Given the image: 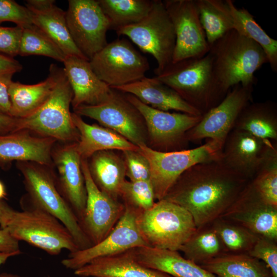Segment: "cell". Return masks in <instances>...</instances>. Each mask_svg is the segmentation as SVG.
<instances>
[{
	"label": "cell",
	"instance_id": "ab89813d",
	"mask_svg": "<svg viewBox=\"0 0 277 277\" xmlns=\"http://www.w3.org/2000/svg\"><path fill=\"white\" fill-rule=\"evenodd\" d=\"M126 176L130 181H150L151 169L148 160L138 150L123 151Z\"/></svg>",
	"mask_w": 277,
	"mask_h": 277
},
{
	"label": "cell",
	"instance_id": "ac0fdd59",
	"mask_svg": "<svg viewBox=\"0 0 277 277\" xmlns=\"http://www.w3.org/2000/svg\"><path fill=\"white\" fill-rule=\"evenodd\" d=\"M275 149V142L233 129L225 141L221 161L233 171L251 181Z\"/></svg>",
	"mask_w": 277,
	"mask_h": 277
},
{
	"label": "cell",
	"instance_id": "ee69618b",
	"mask_svg": "<svg viewBox=\"0 0 277 277\" xmlns=\"http://www.w3.org/2000/svg\"><path fill=\"white\" fill-rule=\"evenodd\" d=\"M13 73L0 74V113L10 115L11 102L8 90Z\"/></svg>",
	"mask_w": 277,
	"mask_h": 277
},
{
	"label": "cell",
	"instance_id": "e575fe53",
	"mask_svg": "<svg viewBox=\"0 0 277 277\" xmlns=\"http://www.w3.org/2000/svg\"><path fill=\"white\" fill-rule=\"evenodd\" d=\"M179 251L184 258L199 265L227 253L211 224L197 229Z\"/></svg>",
	"mask_w": 277,
	"mask_h": 277
},
{
	"label": "cell",
	"instance_id": "52a82bcc",
	"mask_svg": "<svg viewBox=\"0 0 277 277\" xmlns=\"http://www.w3.org/2000/svg\"><path fill=\"white\" fill-rule=\"evenodd\" d=\"M223 146L222 143L210 139L199 147L176 151H161L147 145L138 146V151L150 166V182L155 200H163L179 177L191 167L221 160Z\"/></svg>",
	"mask_w": 277,
	"mask_h": 277
},
{
	"label": "cell",
	"instance_id": "d6a6232c",
	"mask_svg": "<svg viewBox=\"0 0 277 277\" xmlns=\"http://www.w3.org/2000/svg\"><path fill=\"white\" fill-rule=\"evenodd\" d=\"M195 3L209 46L233 29V19L226 1L195 0Z\"/></svg>",
	"mask_w": 277,
	"mask_h": 277
},
{
	"label": "cell",
	"instance_id": "603a6c76",
	"mask_svg": "<svg viewBox=\"0 0 277 277\" xmlns=\"http://www.w3.org/2000/svg\"><path fill=\"white\" fill-rule=\"evenodd\" d=\"M112 88L130 94L142 103L157 110H173L193 115H202L174 90L155 77H144L136 82Z\"/></svg>",
	"mask_w": 277,
	"mask_h": 277
},
{
	"label": "cell",
	"instance_id": "4316f807",
	"mask_svg": "<svg viewBox=\"0 0 277 277\" xmlns=\"http://www.w3.org/2000/svg\"><path fill=\"white\" fill-rule=\"evenodd\" d=\"M73 123L79 133L76 149L81 158L87 159L104 150H137L138 147L117 132L103 126L86 123L72 113Z\"/></svg>",
	"mask_w": 277,
	"mask_h": 277
},
{
	"label": "cell",
	"instance_id": "bcb514c9",
	"mask_svg": "<svg viewBox=\"0 0 277 277\" xmlns=\"http://www.w3.org/2000/svg\"><path fill=\"white\" fill-rule=\"evenodd\" d=\"M23 69L21 64L14 58L0 54V74L20 72Z\"/></svg>",
	"mask_w": 277,
	"mask_h": 277
},
{
	"label": "cell",
	"instance_id": "e0dca14e",
	"mask_svg": "<svg viewBox=\"0 0 277 277\" xmlns=\"http://www.w3.org/2000/svg\"><path fill=\"white\" fill-rule=\"evenodd\" d=\"M142 246H148L143 239L136 222V214L125 207V211L112 229L100 242L86 249L69 252L61 261L67 269L75 270L91 261L113 255Z\"/></svg>",
	"mask_w": 277,
	"mask_h": 277
},
{
	"label": "cell",
	"instance_id": "816d5d0a",
	"mask_svg": "<svg viewBox=\"0 0 277 277\" xmlns=\"http://www.w3.org/2000/svg\"><path fill=\"white\" fill-rule=\"evenodd\" d=\"M0 277H29L26 276L21 275L17 274L12 273H0Z\"/></svg>",
	"mask_w": 277,
	"mask_h": 277
},
{
	"label": "cell",
	"instance_id": "3957f363",
	"mask_svg": "<svg viewBox=\"0 0 277 277\" xmlns=\"http://www.w3.org/2000/svg\"><path fill=\"white\" fill-rule=\"evenodd\" d=\"M208 53L212 57L216 76L227 92L238 84L254 86L258 81L254 73L268 63L259 45L234 29L211 45Z\"/></svg>",
	"mask_w": 277,
	"mask_h": 277
},
{
	"label": "cell",
	"instance_id": "484cf974",
	"mask_svg": "<svg viewBox=\"0 0 277 277\" xmlns=\"http://www.w3.org/2000/svg\"><path fill=\"white\" fill-rule=\"evenodd\" d=\"M74 273L80 277H172L140 264L130 249L94 259Z\"/></svg>",
	"mask_w": 277,
	"mask_h": 277
},
{
	"label": "cell",
	"instance_id": "60d3db41",
	"mask_svg": "<svg viewBox=\"0 0 277 277\" xmlns=\"http://www.w3.org/2000/svg\"><path fill=\"white\" fill-rule=\"evenodd\" d=\"M247 253L264 262L277 277V241L259 238Z\"/></svg>",
	"mask_w": 277,
	"mask_h": 277
},
{
	"label": "cell",
	"instance_id": "8992f818",
	"mask_svg": "<svg viewBox=\"0 0 277 277\" xmlns=\"http://www.w3.org/2000/svg\"><path fill=\"white\" fill-rule=\"evenodd\" d=\"M15 210L6 229L18 241H24L51 255L64 249L73 252L79 249L71 233L56 217L33 205Z\"/></svg>",
	"mask_w": 277,
	"mask_h": 277
},
{
	"label": "cell",
	"instance_id": "2e32d148",
	"mask_svg": "<svg viewBox=\"0 0 277 277\" xmlns=\"http://www.w3.org/2000/svg\"><path fill=\"white\" fill-rule=\"evenodd\" d=\"M87 192L86 206L81 223L92 245L100 242L112 230L125 211V206L102 190L94 182L88 160L81 158Z\"/></svg>",
	"mask_w": 277,
	"mask_h": 277
},
{
	"label": "cell",
	"instance_id": "d6986e66",
	"mask_svg": "<svg viewBox=\"0 0 277 277\" xmlns=\"http://www.w3.org/2000/svg\"><path fill=\"white\" fill-rule=\"evenodd\" d=\"M61 143H56L52 152L57 186L81 224L87 200L81 157L76 149V142Z\"/></svg>",
	"mask_w": 277,
	"mask_h": 277
},
{
	"label": "cell",
	"instance_id": "8d00e7d4",
	"mask_svg": "<svg viewBox=\"0 0 277 277\" xmlns=\"http://www.w3.org/2000/svg\"><path fill=\"white\" fill-rule=\"evenodd\" d=\"M18 55L45 56L61 62L66 57L58 46L33 24L23 28Z\"/></svg>",
	"mask_w": 277,
	"mask_h": 277
},
{
	"label": "cell",
	"instance_id": "ffe728a7",
	"mask_svg": "<svg viewBox=\"0 0 277 277\" xmlns=\"http://www.w3.org/2000/svg\"><path fill=\"white\" fill-rule=\"evenodd\" d=\"M221 217L242 226L259 238L277 241V207L266 202L251 181Z\"/></svg>",
	"mask_w": 277,
	"mask_h": 277
},
{
	"label": "cell",
	"instance_id": "d590c367",
	"mask_svg": "<svg viewBox=\"0 0 277 277\" xmlns=\"http://www.w3.org/2000/svg\"><path fill=\"white\" fill-rule=\"evenodd\" d=\"M227 253H248L259 238L242 226L220 217L211 224Z\"/></svg>",
	"mask_w": 277,
	"mask_h": 277
},
{
	"label": "cell",
	"instance_id": "681fc988",
	"mask_svg": "<svg viewBox=\"0 0 277 277\" xmlns=\"http://www.w3.org/2000/svg\"><path fill=\"white\" fill-rule=\"evenodd\" d=\"M17 253H0V267L10 257L19 255Z\"/></svg>",
	"mask_w": 277,
	"mask_h": 277
},
{
	"label": "cell",
	"instance_id": "5bb4252c",
	"mask_svg": "<svg viewBox=\"0 0 277 277\" xmlns=\"http://www.w3.org/2000/svg\"><path fill=\"white\" fill-rule=\"evenodd\" d=\"M253 86H233L216 106L202 115L200 122L187 133L188 141L208 138L224 144L242 110L252 102Z\"/></svg>",
	"mask_w": 277,
	"mask_h": 277
},
{
	"label": "cell",
	"instance_id": "f6af8a7d",
	"mask_svg": "<svg viewBox=\"0 0 277 277\" xmlns=\"http://www.w3.org/2000/svg\"><path fill=\"white\" fill-rule=\"evenodd\" d=\"M0 253H21L19 241L6 228L0 229Z\"/></svg>",
	"mask_w": 277,
	"mask_h": 277
},
{
	"label": "cell",
	"instance_id": "f5cc1de1",
	"mask_svg": "<svg viewBox=\"0 0 277 277\" xmlns=\"http://www.w3.org/2000/svg\"><path fill=\"white\" fill-rule=\"evenodd\" d=\"M47 277H53V276H50V275H48Z\"/></svg>",
	"mask_w": 277,
	"mask_h": 277
},
{
	"label": "cell",
	"instance_id": "9a60e30c",
	"mask_svg": "<svg viewBox=\"0 0 277 277\" xmlns=\"http://www.w3.org/2000/svg\"><path fill=\"white\" fill-rule=\"evenodd\" d=\"M176 41L172 63L206 55L210 49L195 0H165Z\"/></svg>",
	"mask_w": 277,
	"mask_h": 277
},
{
	"label": "cell",
	"instance_id": "7dc6e473",
	"mask_svg": "<svg viewBox=\"0 0 277 277\" xmlns=\"http://www.w3.org/2000/svg\"><path fill=\"white\" fill-rule=\"evenodd\" d=\"M18 118L0 113V134H7L17 131Z\"/></svg>",
	"mask_w": 277,
	"mask_h": 277
},
{
	"label": "cell",
	"instance_id": "6da1fadb",
	"mask_svg": "<svg viewBox=\"0 0 277 277\" xmlns=\"http://www.w3.org/2000/svg\"><path fill=\"white\" fill-rule=\"evenodd\" d=\"M250 181L221 160L201 163L185 171L163 199L186 209L199 229L221 217Z\"/></svg>",
	"mask_w": 277,
	"mask_h": 277
},
{
	"label": "cell",
	"instance_id": "9c48e42d",
	"mask_svg": "<svg viewBox=\"0 0 277 277\" xmlns=\"http://www.w3.org/2000/svg\"><path fill=\"white\" fill-rule=\"evenodd\" d=\"M115 31L118 35L128 36L143 52L154 57L157 64L154 70L156 76L172 63L176 37L163 1L153 0L151 10L143 19Z\"/></svg>",
	"mask_w": 277,
	"mask_h": 277
},
{
	"label": "cell",
	"instance_id": "277c9868",
	"mask_svg": "<svg viewBox=\"0 0 277 277\" xmlns=\"http://www.w3.org/2000/svg\"><path fill=\"white\" fill-rule=\"evenodd\" d=\"M16 166L23 176L30 202L58 219L68 229L79 250L92 246L77 217L60 192L56 174L52 168L31 162H17Z\"/></svg>",
	"mask_w": 277,
	"mask_h": 277
},
{
	"label": "cell",
	"instance_id": "7c38bea8",
	"mask_svg": "<svg viewBox=\"0 0 277 277\" xmlns=\"http://www.w3.org/2000/svg\"><path fill=\"white\" fill-rule=\"evenodd\" d=\"M125 96L142 115L152 145L160 148L161 151L183 150V146L188 142L187 133L202 116L157 110L130 94L127 93Z\"/></svg>",
	"mask_w": 277,
	"mask_h": 277
},
{
	"label": "cell",
	"instance_id": "db71d44e",
	"mask_svg": "<svg viewBox=\"0 0 277 277\" xmlns=\"http://www.w3.org/2000/svg\"><path fill=\"white\" fill-rule=\"evenodd\" d=\"M0 167H1V165H0Z\"/></svg>",
	"mask_w": 277,
	"mask_h": 277
},
{
	"label": "cell",
	"instance_id": "7a4b0ae2",
	"mask_svg": "<svg viewBox=\"0 0 277 277\" xmlns=\"http://www.w3.org/2000/svg\"><path fill=\"white\" fill-rule=\"evenodd\" d=\"M155 77L202 115L217 106L228 93L216 76L208 53L201 57L171 63Z\"/></svg>",
	"mask_w": 277,
	"mask_h": 277
},
{
	"label": "cell",
	"instance_id": "7bdbcfd3",
	"mask_svg": "<svg viewBox=\"0 0 277 277\" xmlns=\"http://www.w3.org/2000/svg\"><path fill=\"white\" fill-rule=\"evenodd\" d=\"M23 28L0 26V54L14 58L18 55Z\"/></svg>",
	"mask_w": 277,
	"mask_h": 277
},
{
	"label": "cell",
	"instance_id": "8fae6325",
	"mask_svg": "<svg viewBox=\"0 0 277 277\" xmlns=\"http://www.w3.org/2000/svg\"><path fill=\"white\" fill-rule=\"evenodd\" d=\"M66 19L73 42L89 61L107 44L110 24L97 1L69 0Z\"/></svg>",
	"mask_w": 277,
	"mask_h": 277
},
{
	"label": "cell",
	"instance_id": "f546056e",
	"mask_svg": "<svg viewBox=\"0 0 277 277\" xmlns=\"http://www.w3.org/2000/svg\"><path fill=\"white\" fill-rule=\"evenodd\" d=\"M233 129L276 142V104L271 101L250 102L240 113Z\"/></svg>",
	"mask_w": 277,
	"mask_h": 277
},
{
	"label": "cell",
	"instance_id": "cb8c5ba5",
	"mask_svg": "<svg viewBox=\"0 0 277 277\" xmlns=\"http://www.w3.org/2000/svg\"><path fill=\"white\" fill-rule=\"evenodd\" d=\"M63 73V68L51 64L48 76L37 84L26 85L12 81L8 90L10 115L23 118L35 112L48 99Z\"/></svg>",
	"mask_w": 277,
	"mask_h": 277
},
{
	"label": "cell",
	"instance_id": "44dd1931",
	"mask_svg": "<svg viewBox=\"0 0 277 277\" xmlns=\"http://www.w3.org/2000/svg\"><path fill=\"white\" fill-rule=\"evenodd\" d=\"M57 141L27 130L0 134V165L6 167L13 161L31 162L52 167V152Z\"/></svg>",
	"mask_w": 277,
	"mask_h": 277
},
{
	"label": "cell",
	"instance_id": "d4e9b609",
	"mask_svg": "<svg viewBox=\"0 0 277 277\" xmlns=\"http://www.w3.org/2000/svg\"><path fill=\"white\" fill-rule=\"evenodd\" d=\"M142 265L172 277H216L178 252L142 246L130 249Z\"/></svg>",
	"mask_w": 277,
	"mask_h": 277
},
{
	"label": "cell",
	"instance_id": "5b68a950",
	"mask_svg": "<svg viewBox=\"0 0 277 277\" xmlns=\"http://www.w3.org/2000/svg\"><path fill=\"white\" fill-rule=\"evenodd\" d=\"M136 222L148 246L172 251H179L197 230L186 209L164 199L136 214Z\"/></svg>",
	"mask_w": 277,
	"mask_h": 277
},
{
	"label": "cell",
	"instance_id": "4fadbf2b",
	"mask_svg": "<svg viewBox=\"0 0 277 277\" xmlns=\"http://www.w3.org/2000/svg\"><path fill=\"white\" fill-rule=\"evenodd\" d=\"M74 113L97 121L103 127L113 130L139 146L147 145L141 125L143 118L137 109L117 90L112 88L109 96L95 105H82Z\"/></svg>",
	"mask_w": 277,
	"mask_h": 277
},
{
	"label": "cell",
	"instance_id": "83f0119b",
	"mask_svg": "<svg viewBox=\"0 0 277 277\" xmlns=\"http://www.w3.org/2000/svg\"><path fill=\"white\" fill-rule=\"evenodd\" d=\"M54 4L55 1L51 0L42 8H28L31 13L33 24L48 36L66 56H76L87 59L71 38L67 25L66 11Z\"/></svg>",
	"mask_w": 277,
	"mask_h": 277
},
{
	"label": "cell",
	"instance_id": "836d02e7",
	"mask_svg": "<svg viewBox=\"0 0 277 277\" xmlns=\"http://www.w3.org/2000/svg\"><path fill=\"white\" fill-rule=\"evenodd\" d=\"M110 24V29H117L136 24L151 10L150 0H97Z\"/></svg>",
	"mask_w": 277,
	"mask_h": 277
},
{
	"label": "cell",
	"instance_id": "7402d4cb",
	"mask_svg": "<svg viewBox=\"0 0 277 277\" xmlns=\"http://www.w3.org/2000/svg\"><path fill=\"white\" fill-rule=\"evenodd\" d=\"M64 73L73 92V109L82 105H95L104 102L112 91L92 69L88 60L68 56L63 62Z\"/></svg>",
	"mask_w": 277,
	"mask_h": 277
},
{
	"label": "cell",
	"instance_id": "b9f144b4",
	"mask_svg": "<svg viewBox=\"0 0 277 277\" xmlns=\"http://www.w3.org/2000/svg\"><path fill=\"white\" fill-rule=\"evenodd\" d=\"M11 22L22 28L33 24L30 11L14 1L0 0V24Z\"/></svg>",
	"mask_w": 277,
	"mask_h": 277
},
{
	"label": "cell",
	"instance_id": "ba28073f",
	"mask_svg": "<svg viewBox=\"0 0 277 277\" xmlns=\"http://www.w3.org/2000/svg\"><path fill=\"white\" fill-rule=\"evenodd\" d=\"M72 98V90L64 72L43 105L31 115L18 118L17 130H27L57 142H77L79 133L70 110Z\"/></svg>",
	"mask_w": 277,
	"mask_h": 277
},
{
	"label": "cell",
	"instance_id": "74e56055",
	"mask_svg": "<svg viewBox=\"0 0 277 277\" xmlns=\"http://www.w3.org/2000/svg\"><path fill=\"white\" fill-rule=\"evenodd\" d=\"M125 207L136 214L150 208L155 203L154 190L150 181L125 180L120 192Z\"/></svg>",
	"mask_w": 277,
	"mask_h": 277
},
{
	"label": "cell",
	"instance_id": "1f68e13d",
	"mask_svg": "<svg viewBox=\"0 0 277 277\" xmlns=\"http://www.w3.org/2000/svg\"><path fill=\"white\" fill-rule=\"evenodd\" d=\"M233 19V29L259 45L273 72H277V41L270 37L245 8L238 9L232 0H226Z\"/></svg>",
	"mask_w": 277,
	"mask_h": 277
},
{
	"label": "cell",
	"instance_id": "4dcf8cb0",
	"mask_svg": "<svg viewBox=\"0 0 277 277\" xmlns=\"http://www.w3.org/2000/svg\"><path fill=\"white\" fill-rule=\"evenodd\" d=\"M200 266L216 277H273L264 262L247 253H225Z\"/></svg>",
	"mask_w": 277,
	"mask_h": 277
},
{
	"label": "cell",
	"instance_id": "30bf717a",
	"mask_svg": "<svg viewBox=\"0 0 277 277\" xmlns=\"http://www.w3.org/2000/svg\"><path fill=\"white\" fill-rule=\"evenodd\" d=\"M89 63L97 76L111 88L139 81L150 68L147 59L124 38L107 43Z\"/></svg>",
	"mask_w": 277,
	"mask_h": 277
},
{
	"label": "cell",
	"instance_id": "f35d334b",
	"mask_svg": "<svg viewBox=\"0 0 277 277\" xmlns=\"http://www.w3.org/2000/svg\"><path fill=\"white\" fill-rule=\"evenodd\" d=\"M251 183L266 202L277 207V149L266 160Z\"/></svg>",
	"mask_w": 277,
	"mask_h": 277
},
{
	"label": "cell",
	"instance_id": "c3c4849f",
	"mask_svg": "<svg viewBox=\"0 0 277 277\" xmlns=\"http://www.w3.org/2000/svg\"><path fill=\"white\" fill-rule=\"evenodd\" d=\"M15 210L6 203L0 201V226L1 228H6Z\"/></svg>",
	"mask_w": 277,
	"mask_h": 277
},
{
	"label": "cell",
	"instance_id": "f907efd6",
	"mask_svg": "<svg viewBox=\"0 0 277 277\" xmlns=\"http://www.w3.org/2000/svg\"><path fill=\"white\" fill-rule=\"evenodd\" d=\"M6 196V192L4 184L0 181V201Z\"/></svg>",
	"mask_w": 277,
	"mask_h": 277
},
{
	"label": "cell",
	"instance_id": "f1b7e54d",
	"mask_svg": "<svg viewBox=\"0 0 277 277\" xmlns=\"http://www.w3.org/2000/svg\"><path fill=\"white\" fill-rule=\"evenodd\" d=\"M90 158L88 167L96 185L112 198L119 200L121 187L126 180L124 159L112 150L97 152Z\"/></svg>",
	"mask_w": 277,
	"mask_h": 277
}]
</instances>
